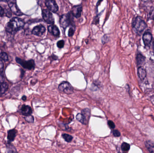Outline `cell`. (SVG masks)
Returning a JSON list of instances; mask_svg holds the SVG:
<instances>
[{
  "label": "cell",
  "mask_w": 154,
  "mask_h": 153,
  "mask_svg": "<svg viewBox=\"0 0 154 153\" xmlns=\"http://www.w3.org/2000/svg\"><path fill=\"white\" fill-rule=\"evenodd\" d=\"M25 121H27V122L29 123H33L34 122V117L32 116L31 115L29 116H25L24 117Z\"/></svg>",
  "instance_id": "cb8c5ba5"
},
{
  "label": "cell",
  "mask_w": 154,
  "mask_h": 153,
  "mask_svg": "<svg viewBox=\"0 0 154 153\" xmlns=\"http://www.w3.org/2000/svg\"><path fill=\"white\" fill-rule=\"evenodd\" d=\"M1 151H0V153H1Z\"/></svg>",
  "instance_id": "d590c367"
},
{
  "label": "cell",
  "mask_w": 154,
  "mask_h": 153,
  "mask_svg": "<svg viewBox=\"0 0 154 153\" xmlns=\"http://www.w3.org/2000/svg\"><path fill=\"white\" fill-rule=\"evenodd\" d=\"M9 0H0L1 1H9Z\"/></svg>",
  "instance_id": "836d02e7"
},
{
  "label": "cell",
  "mask_w": 154,
  "mask_h": 153,
  "mask_svg": "<svg viewBox=\"0 0 154 153\" xmlns=\"http://www.w3.org/2000/svg\"><path fill=\"white\" fill-rule=\"evenodd\" d=\"M46 31V28L42 25H38L34 27L32 31L33 35L38 37H42L44 35Z\"/></svg>",
  "instance_id": "30bf717a"
},
{
  "label": "cell",
  "mask_w": 154,
  "mask_h": 153,
  "mask_svg": "<svg viewBox=\"0 0 154 153\" xmlns=\"http://www.w3.org/2000/svg\"><path fill=\"white\" fill-rule=\"evenodd\" d=\"M9 89V85L4 81H0V96L4 95Z\"/></svg>",
  "instance_id": "2e32d148"
},
{
  "label": "cell",
  "mask_w": 154,
  "mask_h": 153,
  "mask_svg": "<svg viewBox=\"0 0 154 153\" xmlns=\"http://www.w3.org/2000/svg\"><path fill=\"white\" fill-rule=\"evenodd\" d=\"M17 111L21 115L24 116H29L32 113V108L29 106L26 105L20 106Z\"/></svg>",
  "instance_id": "52a82bcc"
},
{
  "label": "cell",
  "mask_w": 154,
  "mask_h": 153,
  "mask_svg": "<svg viewBox=\"0 0 154 153\" xmlns=\"http://www.w3.org/2000/svg\"><path fill=\"white\" fill-rule=\"evenodd\" d=\"M70 16L68 14H63L60 19V24L62 28L66 29L71 24Z\"/></svg>",
  "instance_id": "8992f818"
},
{
  "label": "cell",
  "mask_w": 154,
  "mask_h": 153,
  "mask_svg": "<svg viewBox=\"0 0 154 153\" xmlns=\"http://www.w3.org/2000/svg\"><path fill=\"white\" fill-rule=\"evenodd\" d=\"M113 133V135L115 137H119L121 135L120 132L117 130H114L112 131Z\"/></svg>",
  "instance_id": "f1b7e54d"
},
{
  "label": "cell",
  "mask_w": 154,
  "mask_h": 153,
  "mask_svg": "<svg viewBox=\"0 0 154 153\" xmlns=\"http://www.w3.org/2000/svg\"><path fill=\"white\" fill-rule=\"evenodd\" d=\"M62 137H63L65 141L68 143H71L73 139V136L66 134H63L62 135Z\"/></svg>",
  "instance_id": "7402d4cb"
},
{
  "label": "cell",
  "mask_w": 154,
  "mask_h": 153,
  "mask_svg": "<svg viewBox=\"0 0 154 153\" xmlns=\"http://www.w3.org/2000/svg\"><path fill=\"white\" fill-rule=\"evenodd\" d=\"M152 39V36L149 32H146L143 36V40L145 45L148 46L151 44V41Z\"/></svg>",
  "instance_id": "5bb4252c"
},
{
  "label": "cell",
  "mask_w": 154,
  "mask_h": 153,
  "mask_svg": "<svg viewBox=\"0 0 154 153\" xmlns=\"http://www.w3.org/2000/svg\"><path fill=\"white\" fill-rule=\"evenodd\" d=\"M146 146L150 153H154V144L150 141H146L145 143Z\"/></svg>",
  "instance_id": "d6986e66"
},
{
  "label": "cell",
  "mask_w": 154,
  "mask_h": 153,
  "mask_svg": "<svg viewBox=\"0 0 154 153\" xmlns=\"http://www.w3.org/2000/svg\"><path fill=\"white\" fill-rule=\"evenodd\" d=\"M153 49H154V43H153Z\"/></svg>",
  "instance_id": "e575fe53"
},
{
  "label": "cell",
  "mask_w": 154,
  "mask_h": 153,
  "mask_svg": "<svg viewBox=\"0 0 154 153\" xmlns=\"http://www.w3.org/2000/svg\"><path fill=\"white\" fill-rule=\"evenodd\" d=\"M58 89L61 92L67 94H71L74 93V89L68 82L64 81L59 84Z\"/></svg>",
  "instance_id": "277c9868"
},
{
  "label": "cell",
  "mask_w": 154,
  "mask_h": 153,
  "mask_svg": "<svg viewBox=\"0 0 154 153\" xmlns=\"http://www.w3.org/2000/svg\"><path fill=\"white\" fill-rule=\"evenodd\" d=\"M9 6L11 9V11L15 14L16 15L18 16H20V15H23V13L18 8V6L16 4V3L14 1H11L10 0L9 3Z\"/></svg>",
  "instance_id": "9c48e42d"
},
{
  "label": "cell",
  "mask_w": 154,
  "mask_h": 153,
  "mask_svg": "<svg viewBox=\"0 0 154 153\" xmlns=\"http://www.w3.org/2000/svg\"><path fill=\"white\" fill-rule=\"evenodd\" d=\"M76 118L79 122L83 125H88L89 119L82 113H79L77 114Z\"/></svg>",
  "instance_id": "9a60e30c"
},
{
  "label": "cell",
  "mask_w": 154,
  "mask_h": 153,
  "mask_svg": "<svg viewBox=\"0 0 154 153\" xmlns=\"http://www.w3.org/2000/svg\"><path fill=\"white\" fill-rule=\"evenodd\" d=\"M75 29L74 27H71L69 28V30L68 31V36L69 37H71L73 36L74 33H75Z\"/></svg>",
  "instance_id": "484cf974"
},
{
  "label": "cell",
  "mask_w": 154,
  "mask_h": 153,
  "mask_svg": "<svg viewBox=\"0 0 154 153\" xmlns=\"http://www.w3.org/2000/svg\"><path fill=\"white\" fill-rule=\"evenodd\" d=\"M5 147H6V152L7 153H17V150L15 146L12 144L11 143L7 142L5 143Z\"/></svg>",
  "instance_id": "e0dca14e"
},
{
  "label": "cell",
  "mask_w": 154,
  "mask_h": 153,
  "mask_svg": "<svg viewBox=\"0 0 154 153\" xmlns=\"http://www.w3.org/2000/svg\"><path fill=\"white\" fill-rule=\"evenodd\" d=\"M21 99L23 101H25L27 100V97L25 95H23Z\"/></svg>",
  "instance_id": "d6a6232c"
},
{
  "label": "cell",
  "mask_w": 154,
  "mask_h": 153,
  "mask_svg": "<svg viewBox=\"0 0 154 153\" xmlns=\"http://www.w3.org/2000/svg\"><path fill=\"white\" fill-rule=\"evenodd\" d=\"M130 148V146L129 144L126 143H123L121 146V150L123 152H128L129 151Z\"/></svg>",
  "instance_id": "603a6c76"
},
{
  "label": "cell",
  "mask_w": 154,
  "mask_h": 153,
  "mask_svg": "<svg viewBox=\"0 0 154 153\" xmlns=\"http://www.w3.org/2000/svg\"><path fill=\"white\" fill-rule=\"evenodd\" d=\"M15 61L17 63L27 70H32L35 68V62L32 59L26 61L17 57L15 58Z\"/></svg>",
  "instance_id": "3957f363"
},
{
  "label": "cell",
  "mask_w": 154,
  "mask_h": 153,
  "mask_svg": "<svg viewBox=\"0 0 154 153\" xmlns=\"http://www.w3.org/2000/svg\"><path fill=\"white\" fill-rule=\"evenodd\" d=\"M82 11V6L80 4V5L74 6L72 8L71 13L75 18L78 19L81 17Z\"/></svg>",
  "instance_id": "8fae6325"
},
{
  "label": "cell",
  "mask_w": 154,
  "mask_h": 153,
  "mask_svg": "<svg viewBox=\"0 0 154 153\" xmlns=\"http://www.w3.org/2000/svg\"><path fill=\"white\" fill-rule=\"evenodd\" d=\"M24 73H25V72L23 70L21 69V78H22L23 77V75H24Z\"/></svg>",
  "instance_id": "1f68e13d"
},
{
  "label": "cell",
  "mask_w": 154,
  "mask_h": 153,
  "mask_svg": "<svg viewBox=\"0 0 154 153\" xmlns=\"http://www.w3.org/2000/svg\"><path fill=\"white\" fill-rule=\"evenodd\" d=\"M107 124L109 127L111 129H114L116 127V125H115V123L111 120H108Z\"/></svg>",
  "instance_id": "83f0119b"
},
{
  "label": "cell",
  "mask_w": 154,
  "mask_h": 153,
  "mask_svg": "<svg viewBox=\"0 0 154 153\" xmlns=\"http://www.w3.org/2000/svg\"><path fill=\"white\" fill-rule=\"evenodd\" d=\"M137 73H138V76H139V78H140L141 80H144V79L146 78V71L145 69L143 68V67L140 66V67L138 68Z\"/></svg>",
  "instance_id": "ac0fdd59"
},
{
  "label": "cell",
  "mask_w": 154,
  "mask_h": 153,
  "mask_svg": "<svg viewBox=\"0 0 154 153\" xmlns=\"http://www.w3.org/2000/svg\"><path fill=\"white\" fill-rule=\"evenodd\" d=\"M17 133H18V131L14 128L8 130L7 131V142L10 143L14 142L17 136Z\"/></svg>",
  "instance_id": "7c38bea8"
},
{
  "label": "cell",
  "mask_w": 154,
  "mask_h": 153,
  "mask_svg": "<svg viewBox=\"0 0 154 153\" xmlns=\"http://www.w3.org/2000/svg\"><path fill=\"white\" fill-rule=\"evenodd\" d=\"M48 30L50 33H51L53 36L56 37H58L59 36L60 32L59 30L56 25H50L48 27Z\"/></svg>",
  "instance_id": "4fadbf2b"
},
{
  "label": "cell",
  "mask_w": 154,
  "mask_h": 153,
  "mask_svg": "<svg viewBox=\"0 0 154 153\" xmlns=\"http://www.w3.org/2000/svg\"><path fill=\"white\" fill-rule=\"evenodd\" d=\"M42 16L44 20L47 23L50 24H53L55 22L54 17L51 11L49 10H43L42 11Z\"/></svg>",
  "instance_id": "5b68a950"
},
{
  "label": "cell",
  "mask_w": 154,
  "mask_h": 153,
  "mask_svg": "<svg viewBox=\"0 0 154 153\" xmlns=\"http://www.w3.org/2000/svg\"><path fill=\"white\" fill-rule=\"evenodd\" d=\"M24 25V22L21 19L15 17L12 19L7 23L6 30L9 33H14L21 29Z\"/></svg>",
  "instance_id": "6da1fadb"
},
{
  "label": "cell",
  "mask_w": 154,
  "mask_h": 153,
  "mask_svg": "<svg viewBox=\"0 0 154 153\" xmlns=\"http://www.w3.org/2000/svg\"><path fill=\"white\" fill-rule=\"evenodd\" d=\"M5 13V11L4 9L0 6V15H4Z\"/></svg>",
  "instance_id": "4dcf8cb0"
},
{
  "label": "cell",
  "mask_w": 154,
  "mask_h": 153,
  "mask_svg": "<svg viewBox=\"0 0 154 153\" xmlns=\"http://www.w3.org/2000/svg\"><path fill=\"white\" fill-rule=\"evenodd\" d=\"M65 45V42L63 40H60L58 41L57 43V46L60 49L63 48Z\"/></svg>",
  "instance_id": "4316f807"
},
{
  "label": "cell",
  "mask_w": 154,
  "mask_h": 153,
  "mask_svg": "<svg viewBox=\"0 0 154 153\" xmlns=\"http://www.w3.org/2000/svg\"><path fill=\"white\" fill-rule=\"evenodd\" d=\"M45 4L50 11L56 13L58 10V6L54 0H46Z\"/></svg>",
  "instance_id": "ba28073f"
},
{
  "label": "cell",
  "mask_w": 154,
  "mask_h": 153,
  "mask_svg": "<svg viewBox=\"0 0 154 153\" xmlns=\"http://www.w3.org/2000/svg\"><path fill=\"white\" fill-rule=\"evenodd\" d=\"M0 58L4 62H7L9 59L8 55L5 52H2L0 54Z\"/></svg>",
  "instance_id": "d4e9b609"
},
{
  "label": "cell",
  "mask_w": 154,
  "mask_h": 153,
  "mask_svg": "<svg viewBox=\"0 0 154 153\" xmlns=\"http://www.w3.org/2000/svg\"><path fill=\"white\" fill-rule=\"evenodd\" d=\"M58 58V57L55 55H52L49 57V59H50L51 60H57Z\"/></svg>",
  "instance_id": "f546056e"
},
{
  "label": "cell",
  "mask_w": 154,
  "mask_h": 153,
  "mask_svg": "<svg viewBox=\"0 0 154 153\" xmlns=\"http://www.w3.org/2000/svg\"><path fill=\"white\" fill-rule=\"evenodd\" d=\"M137 63L138 66H141L143 63L144 62H145V58L141 54H139L137 56Z\"/></svg>",
  "instance_id": "44dd1931"
},
{
  "label": "cell",
  "mask_w": 154,
  "mask_h": 153,
  "mask_svg": "<svg viewBox=\"0 0 154 153\" xmlns=\"http://www.w3.org/2000/svg\"><path fill=\"white\" fill-rule=\"evenodd\" d=\"M3 60L0 58V81H3L4 80V64Z\"/></svg>",
  "instance_id": "ffe728a7"
},
{
  "label": "cell",
  "mask_w": 154,
  "mask_h": 153,
  "mask_svg": "<svg viewBox=\"0 0 154 153\" xmlns=\"http://www.w3.org/2000/svg\"><path fill=\"white\" fill-rule=\"evenodd\" d=\"M133 28L138 34H141L146 28V23L140 17H137L134 19Z\"/></svg>",
  "instance_id": "7a4b0ae2"
}]
</instances>
